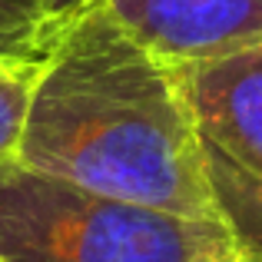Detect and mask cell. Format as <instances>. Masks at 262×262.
Wrapping results in <instances>:
<instances>
[{"label":"cell","mask_w":262,"mask_h":262,"mask_svg":"<svg viewBox=\"0 0 262 262\" xmlns=\"http://www.w3.org/2000/svg\"><path fill=\"white\" fill-rule=\"evenodd\" d=\"M17 163L123 203L219 219L183 67L133 40L103 4L43 60Z\"/></svg>","instance_id":"1"},{"label":"cell","mask_w":262,"mask_h":262,"mask_svg":"<svg viewBox=\"0 0 262 262\" xmlns=\"http://www.w3.org/2000/svg\"><path fill=\"white\" fill-rule=\"evenodd\" d=\"M0 262H252L226 223L0 163Z\"/></svg>","instance_id":"2"},{"label":"cell","mask_w":262,"mask_h":262,"mask_svg":"<svg viewBox=\"0 0 262 262\" xmlns=\"http://www.w3.org/2000/svg\"><path fill=\"white\" fill-rule=\"evenodd\" d=\"M219 223L262 262V43L183 67Z\"/></svg>","instance_id":"3"},{"label":"cell","mask_w":262,"mask_h":262,"mask_svg":"<svg viewBox=\"0 0 262 262\" xmlns=\"http://www.w3.org/2000/svg\"><path fill=\"white\" fill-rule=\"evenodd\" d=\"M113 20L173 67L262 43V0H103Z\"/></svg>","instance_id":"4"},{"label":"cell","mask_w":262,"mask_h":262,"mask_svg":"<svg viewBox=\"0 0 262 262\" xmlns=\"http://www.w3.org/2000/svg\"><path fill=\"white\" fill-rule=\"evenodd\" d=\"M40 67L43 63L0 57V163H13L20 153Z\"/></svg>","instance_id":"5"},{"label":"cell","mask_w":262,"mask_h":262,"mask_svg":"<svg viewBox=\"0 0 262 262\" xmlns=\"http://www.w3.org/2000/svg\"><path fill=\"white\" fill-rule=\"evenodd\" d=\"M53 47H57V33L24 0H0V57L43 63Z\"/></svg>","instance_id":"6"},{"label":"cell","mask_w":262,"mask_h":262,"mask_svg":"<svg viewBox=\"0 0 262 262\" xmlns=\"http://www.w3.org/2000/svg\"><path fill=\"white\" fill-rule=\"evenodd\" d=\"M27 4H30V10L37 13L60 40V33H63L67 27H73L83 13H90L93 7H100L103 0H27Z\"/></svg>","instance_id":"7"},{"label":"cell","mask_w":262,"mask_h":262,"mask_svg":"<svg viewBox=\"0 0 262 262\" xmlns=\"http://www.w3.org/2000/svg\"><path fill=\"white\" fill-rule=\"evenodd\" d=\"M24 4H27V0H24ZM27 7H30V4H27Z\"/></svg>","instance_id":"8"}]
</instances>
